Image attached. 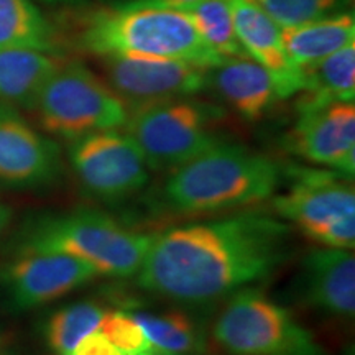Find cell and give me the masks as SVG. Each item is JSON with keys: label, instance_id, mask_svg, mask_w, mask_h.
<instances>
[{"label": "cell", "instance_id": "obj_1", "mask_svg": "<svg viewBox=\"0 0 355 355\" xmlns=\"http://www.w3.org/2000/svg\"><path fill=\"white\" fill-rule=\"evenodd\" d=\"M290 254V224L247 211L153 234L135 278L159 298L202 306L273 277Z\"/></svg>", "mask_w": 355, "mask_h": 355}, {"label": "cell", "instance_id": "obj_2", "mask_svg": "<svg viewBox=\"0 0 355 355\" xmlns=\"http://www.w3.org/2000/svg\"><path fill=\"white\" fill-rule=\"evenodd\" d=\"M283 168L268 155L222 140L168 173L157 204L176 216L219 214L272 199Z\"/></svg>", "mask_w": 355, "mask_h": 355}, {"label": "cell", "instance_id": "obj_3", "mask_svg": "<svg viewBox=\"0 0 355 355\" xmlns=\"http://www.w3.org/2000/svg\"><path fill=\"white\" fill-rule=\"evenodd\" d=\"M74 30L79 50L97 58H168L206 68L224 61L204 43L188 17L178 8L140 2L101 7L81 13Z\"/></svg>", "mask_w": 355, "mask_h": 355}, {"label": "cell", "instance_id": "obj_4", "mask_svg": "<svg viewBox=\"0 0 355 355\" xmlns=\"http://www.w3.org/2000/svg\"><path fill=\"white\" fill-rule=\"evenodd\" d=\"M153 234L128 229L104 212L78 209L48 216L25 229L19 250L60 252L83 260L97 277H135Z\"/></svg>", "mask_w": 355, "mask_h": 355}, {"label": "cell", "instance_id": "obj_5", "mask_svg": "<svg viewBox=\"0 0 355 355\" xmlns=\"http://www.w3.org/2000/svg\"><path fill=\"white\" fill-rule=\"evenodd\" d=\"M32 110L48 135L68 144L96 132L123 130L130 114L107 81L68 60L44 83Z\"/></svg>", "mask_w": 355, "mask_h": 355}, {"label": "cell", "instance_id": "obj_6", "mask_svg": "<svg viewBox=\"0 0 355 355\" xmlns=\"http://www.w3.org/2000/svg\"><path fill=\"white\" fill-rule=\"evenodd\" d=\"M288 175L291 184L272 198L275 216L319 247L354 250L355 189L349 178L303 166H291Z\"/></svg>", "mask_w": 355, "mask_h": 355}, {"label": "cell", "instance_id": "obj_7", "mask_svg": "<svg viewBox=\"0 0 355 355\" xmlns=\"http://www.w3.org/2000/svg\"><path fill=\"white\" fill-rule=\"evenodd\" d=\"M212 339L227 355H327L290 309L254 288L229 296Z\"/></svg>", "mask_w": 355, "mask_h": 355}, {"label": "cell", "instance_id": "obj_8", "mask_svg": "<svg viewBox=\"0 0 355 355\" xmlns=\"http://www.w3.org/2000/svg\"><path fill=\"white\" fill-rule=\"evenodd\" d=\"M219 109L181 97L130 109L123 127L150 171L170 173L222 141L214 130Z\"/></svg>", "mask_w": 355, "mask_h": 355}, {"label": "cell", "instance_id": "obj_9", "mask_svg": "<svg viewBox=\"0 0 355 355\" xmlns=\"http://www.w3.org/2000/svg\"><path fill=\"white\" fill-rule=\"evenodd\" d=\"M68 158L79 184L92 198L119 202L150 180L144 153L125 130H105L69 141Z\"/></svg>", "mask_w": 355, "mask_h": 355}, {"label": "cell", "instance_id": "obj_10", "mask_svg": "<svg viewBox=\"0 0 355 355\" xmlns=\"http://www.w3.org/2000/svg\"><path fill=\"white\" fill-rule=\"evenodd\" d=\"M97 273L83 260L48 250H19L0 265V293L13 313L53 303L83 288Z\"/></svg>", "mask_w": 355, "mask_h": 355}, {"label": "cell", "instance_id": "obj_11", "mask_svg": "<svg viewBox=\"0 0 355 355\" xmlns=\"http://www.w3.org/2000/svg\"><path fill=\"white\" fill-rule=\"evenodd\" d=\"M105 81L128 110L155 102L193 97L209 89V69L188 61L150 56L101 58Z\"/></svg>", "mask_w": 355, "mask_h": 355}, {"label": "cell", "instance_id": "obj_12", "mask_svg": "<svg viewBox=\"0 0 355 355\" xmlns=\"http://www.w3.org/2000/svg\"><path fill=\"white\" fill-rule=\"evenodd\" d=\"M296 122L286 146L296 157L349 180L355 175V105L332 102L326 105H296Z\"/></svg>", "mask_w": 355, "mask_h": 355}, {"label": "cell", "instance_id": "obj_13", "mask_svg": "<svg viewBox=\"0 0 355 355\" xmlns=\"http://www.w3.org/2000/svg\"><path fill=\"white\" fill-rule=\"evenodd\" d=\"M60 145L0 101V186L10 189L46 188L60 178Z\"/></svg>", "mask_w": 355, "mask_h": 355}, {"label": "cell", "instance_id": "obj_14", "mask_svg": "<svg viewBox=\"0 0 355 355\" xmlns=\"http://www.w3.org/2000/svg\"><path fill=\"white\" fill-rule=\"evenodd\" d=\"M296 296L306 308L331 318L354 319V250L318 247L303 257L296 278Z\"/></svg>", "mask_w": 355, "mask_h": 355}, {"label": "cell", "instance_id": "obj_15", "mask_svg": "<svg viewBox=\"0 0 355 355\" xmlns=\"http://www.w3.org/2000/svg\"><path fill=\"white\" fill-rule=\"evenodd\" d=\"M235 33L247 56L272 74L279 99L298 96L303 89L301 69L291 64L283 46L282 28L257 0H230Z\"/></svg>", "mask_w": 355, "mask_h": 355}, {"label": "cell", "instance_id": "obj_16", "mask_svg": "<svg viewBox=\"0 0 355 355\" xmlns=\"http://www.w3.org/2000/svg\"><path fill=\"white\" fill-rule=\"evenodd\" d=\"M209 87L250 122L263 117L279 99L272 74L248 56L229 58L212 66Z\"/></svg>", "mask_w": 355, "mask_h": 355}, {"label": "cell", "instance_id": "obj_17", "mask_svg": "<svg viewBox=\"0 0 355 355\" xmlns=\"http://www.w3.org/2000/svg\"><path fill=\"white\" fill-rule=\"evenodd\" d=\"M63 60L61 55L28 48L0 50V101L33 109L44 83Z\"/></svg>", "mask_w": 355, "mask_h": 355}, {"label": "cell", "instance_id": "obj_18", "mask_svg": "<svg viewBox=\"0 0 355 355\" xmlns=\"http://www.w3.org/2000/svg\"><path fill=\"white\" fill-rule=\"evenodd\" d=\"M282 40L291 64L304 68L355 43V17L354 13H331L308 24L282 28Z\"/></svg>", "mask_w": 355, "mask_h": 355}, {"label": "cell", "instance_id": "obj_19", "mask_svg": "<svg viewBox=\"0 0 355 355\" xmlns=\"http://www.w3.org/2000/svg\"><path fill=\"white\" fill-rule=\"evenodd\" d=\"M301 69L303 89L296 105H326L355 99V43Z\"/></svg>", "mask_w": 355, "mask_h": 355}, {"label": "cell", "instance_id": "obj_20", "mask_svg": "<svg viewBox=\"0 0 355 355\" xmlns=\"http://www.w3.org/2000/svg\"><path fill=\"white\" fill-rule=\"evenodd\" d=\"M28 48L60 55V38L33 0H0V50Z\"/></svg>", "mask_w": 355, "mask_h": 355}, {"label": "cell", "instance_id": "obj_21", "mask_svg": "<svg viewBox=\"0 0 355 355\" xmlns=\"http://www.w3.org/2000/svg\"><path fill=\"white\" fill-rule=\"evenodd\" d=\"M130 314L158 355H198L202 350L201 331L188 314L180 309L163 313L133 309Z\"/></svg>", "mask_w": 355, "mask_h": 355}, {"label": "cell", "instance_id": "obj_22", "mask_svg": "<svg viewBox=\"0 0 355 355\" xmlns=\"http://www.w3.org/2000/svg\"><path fill=\"white\" fill-rule=\"evenodd\" d=\"M178 10L188 17L199 37L220 60L247 56L235 33L230 0H198Z\"/></svg>", "mask_w": 355, "mask_h": 355}, {"label": "cell", "instance_id": "obj_23", "mask_svg": "<svg viewBox=\"0 0 355 355\" xmlns=\"http://www.w3.org/2000/svg\"><path fill=\"white\" fill-rule=\"evenodd\" d=\"M104 308L94 301H78L56 309L44 324L48 349L56 355H71L91 332L99 331Z\"/></svg>", "mask_w": 355, "mask_h": 355}, {"label": "cell", "instance_id": "obj_24", "mask_svg": "<svg viewBox=\"0 0 355 355\" xmlns=\"http://www.w3.org/2000/svg\"><path fill=\"white\" fill-rule=\"evenodd\" d=\"M99 331L123 355H155L152 344L127 309H105Z\"/></svg>", "mask_w": 355, "mask_h": 355}, {"label": "cell", "instance_id": "obj_25", "mask_svg": "<svg viewBox=\"0 0 355 355\" xmlns=\"http://www.w3.org/2000/svg\"><path fill=\"white\" fill-rule=\"evenodd\" d=\"M279 28H290L331 15L339 0H257Z\"/></svg>", "mask_w": 355, "mask_h": 355}, {"label": "cell", "instance_id": "obj_26", "mask_svg": "<svg viewBox=\"0 0 355 355\" xmlns=\"http://www.w3.org/2000/svg\"><path fill=\"white\" fill-rule=\"evenodd\" d=\"M71 355H123L101 331L84 337Z\"/></svg>", "mask_w": 355, "mask_h": 355}, {"label": "cell", "instance_id": "obj_27", "mask_svg": "<svg viewBox=\"0 0 355 355\" xmlns=\"http://www.w3.org/2000/svg\"><path fill=\"white\" fill-rule=\"evenodd\" d=\"M133 2L140 3H150V6H159V7H170V8H181L191 3L198 2V0H133Z\"/></svg>", "mask_w": 355, "mask_h": 355}, {"label": "cell", "instance_id": "obj_28", "mask_svg": "<svg viewBox=\"0 0 355 355\" xmlns=\"http://www.w3.org/2000/svg\"><path fill=\"white\" fill-rule=\"evenodd\" d=\"M10 220H12L10 207L6 206L3 202H0V237L6 234L8 225H10Z\"/></svg>", "mask_w": 355, "mask_h": 355}, {"label": "cell", "instance_id": "obj_29", "mask_svg": "<svg viewBox=\"0 0 355 355\" xmlns=\"http://www.w3.org/2000/svg\"><path fill=\"white\" fill-rule=\"evenodd\" d=\"M0 344H2V331H0Z\"/></svg>", "mask_w": 355, "mask_h": 355}, {"label": "cell", "instance_id": "obj_30", "mask_svg": "<svg viewBox=\"0 0 355 355\" xmlns=\"http://www.w3.org/2000/svg\"><path fill=\"white\" fill-rule=\"evenodd\" d=\"M155 355H158V354H155Z\"/></svg>", "mask_w": 355, "mask_h": 355}]
</instances>
